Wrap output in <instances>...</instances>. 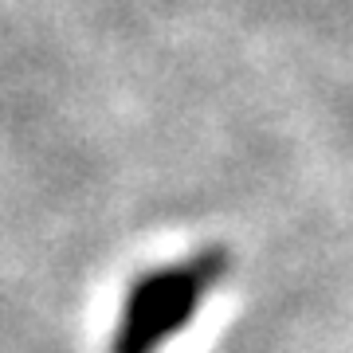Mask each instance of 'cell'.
<instances>
[{
  "instance_id": "obj_1",
  "label": "cell",
  "mask_w": 353,
  "mask_h": 353,
  "mask_svg": "<svg viewBox=\"0 0 353 353\" xmlns=\"http://www.w3.org/2000/svg\"><path fill=\"white\" fill-rule=\"evenodd\" d=\"M228 271L224 248H201L189 259L153 267L134 279L118 326L110 338V353H157L165 341L181 334L212 294L220 275Z\"/></svg>"
}]
</instances>
